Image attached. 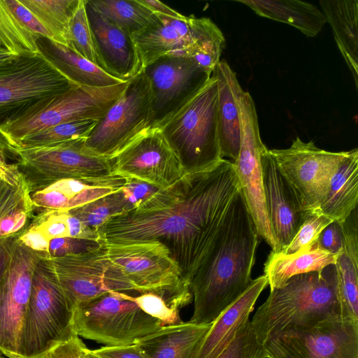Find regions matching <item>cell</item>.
<instances>
[{
    "mask_svg": "<svg viewBox=\"0 0 358 358\" xmlns=\"http://www.w3.org/2000/svg\"><path fill=\"white\" fill-rule=\"evenodd\" d=\"M240 190L232 162L223 159L159 189L138 207L110 218L98 232L106 242L162 243L190 286Z\"/></svg>",
    "mask_w": 358,
    "mask_h": 358,
    "instance_id": "6da1fadb",
    "label": "cell"
},
{
    "mask_svg": "<svg viewBox=\"0 0 358 358\" xmlns=\"http://www.w3.org/2000/svg\"><path fill=\"white\" fill-rule=\"evenodd\" d=\"M259 235L240 190L206 259L190 283L189 321L210 324L248 288Z\"/></svg>",
    "mask_w": 358,
    "mask_h": 358,
    "instance_id": "7a4b0ae2",
    "label": "cell"
},
{
    "mask_svg": "<svg viewBox=\"0 0 358 358\" xmlns=\"http://www.w3.org/2000/svg\"><path fill=\"white\" fill-rule=\"evenodd\" d=\"M333 315L348 317L341 302L336 265L330 264L319 271L294 275L282 287L271 289L250 324L263 344L285 328Z\"/></svg>",
    "mask_w": 358,
    "mask_h": 358,
    "instance_id": "3957f363",
    "label": "cell"
},
{
    "mask_svg": "<svg viewBox=\"0 0 358 358\" xmlns=\"http://www.w3.org/2000/svg\"><path fill=\"white\" fill-rule=\"evenodd\" d=\"M185 173L209 169L223 158L218 136V94L211 76L157 128Z\"/></svg>",
    "mask_w": 358,
    "mask_h": 358,
    "instance_id": "277c9868",
    "label": "cell"
},
{
    "mask_svg": "<svg viewBox=\"0 0 358 358\" xmlns=\"http://www.w3.org/2000/svg\"><path fill=\"white\" fill-rule=\"evenodd\" d=\"M73 310L57 278L52 262L37 264L20 338V358H43L74 329Z\"/></svg>",
    "mask_w": 358,
    "mask_h": 358,
    "instance_id": "5b68a950",
    "label": "cell"
},
{
    "mask_svg": "<svg viewBox=\"0 0 358 358\" xmlns=\"http://www.w3.org/2000/svg\"><path fill=\"white\" fill-rule=\"evenodd\" d=\"M104 243L108 258L139 294H158L179 310L192 301L189 285L162 243L157 241Z\"/></svg>",
    "mask_w": 358,
    "mask_h": 358,
    "instance_id": "8992f818",
    "label": "cell"
},
{
    "mask_svg": "<svg viewBox=\"0 0 358 358\" xmlns=\"http://www.w3.org/2000/svg\"><path fill=\"white\" fill-rule=\"evenodd\" d=\"M129 81L108 87L77 85L46 99L18 118L0 126V133L15 150L24 138L67 122L100 119L121 96Z\"/></svg>",
    "mask_w": 358,
    "mask_h": 358,
    "instance_id": "52a82bcc",
    "label": "cell"
},
{
    "mask_svg": "<svg viewBox=\"0 0 358 358\" xmlns=\"http://www.w3.org/2000/svg\"><path fill=\"white\" fill-rule=\"evenodd\" d=\"M127 294L109 292L76 306L73 317L75 332L100 344L117 346L134 344L163 327Z\"/></svg>",
    "mask_w": 358,
    "mask_h": 358,
    "instance_id": "ba28073f",
    "label": "cell"
},
{
    "mask_svg": "<svg viewBox=\"0 0 358 358\" xmlns=\"http://www.w3.org/2000/svg\"><path fill=\"white\" fill-rule=\"evenodd\" d=\"M266 358H358V321L333 315L268 338Z\"/></svg>",
    "mask_w": 358,
    "mask_h": 358,
    "instance_id": "9c48e42d",
    "label": "cell"
},
{
    "mask_svg": "<svg viewBox=\"0 0 358 358\" xmlns=\"http://www.w3.org/2000/svg\"><path fill=\"white\" fill-rule=\"evenodd\" d=\"M76 86L41 52L0 64V126Z\"/></svg>",
    "mask_w": 358,
    "mask_h": 358,
    "instance_id": "30bf717a",
    "label": "cell"
},
{
    "mask_svg": "<svg viewBox=\"0 0 358 358\" xmlns=\"http://www.w3.org/2000/svg\"><path fill=\"white\" fill-rule=\"evenodd\" d=\"M152 118L150 83L142 71L129 80L124 92L97 120L85 145L94 153L110 159L151 128Z\"/></svg>",
    "mask_w": 358,
    "mask_h": 358,
    "instance_id": "8fae6325",
    "label": "cell"
},
{
    "mask_svg": "<svg viewBox=\"0 0 358 358\" xmlns=\"http://www.w3.org/2000/svg\"><path fill=\"white\" fill-rule=\"evenodd\" d=\"M235 98L240 117L241 143L238 157L232 163L258 234L272 252H277V243L266 213L263 187L261 157L266 147L261 139L255 105L239 82L236 85Z\"/></svg>",
    "mask_w": 358,
    "mask_h": 358,
    "instance_id": "7c38bea8",
    "label": "cell"
},
{
    "mask_svg": "<svg viewBox=\"0 0 358 358\" xmlns=\"http://www.w3.org/2000/svg\"><path fill=\"white\" fill-rule=\"evenodd\" d=\"M85 139L51 146L18 148L17 165L30 192L62 179H82L111 175L110 159L85 145Z\"/></svg>",
    "mask_w": 358,
    "mask_h": 358,
    "instance_id": "4fadbf2b",
    "label": "cell"
},
{
    "mask_svg": "<svg viewBox=\"0 0 358 358\" xmlns=\"http://www.w3.org/2000/svg\"><path fill=\"white\" fill-rule=\"evenodd\" d=\"M73 310L109 292L138 293L136 287L108 257L105 243L90 252L50 259Z\"/></svg>",
    "mask_w": 358,
    "mask_h": 358,
    "instance_id": "5bb4252c",
    "label": "cell"
},
{
    "mask_svg": "<svg viewBox=\"0 0 358 358\" xmlns=\"http://www.w3.org/2000/svg\"><path fill=\"white\" fill-rule=\"evenodd\" d=\"M46 255L15 237L8 264L0 280V356L20 358L19 345L37 264Z\"/></svg>",
    "mask_w": 358,
    "mask_h": 358,
    "instance_id": "9a60e30c",
    "label": "cell"
},
{
    "mask_svg": "<svg viewBox=\"0 0 358 358\" xmlns=\"http://www.w3.org/2000/svg\"><path fill=\"white\" fill-rule=\"evenodd\" d=\"M287 179L304 201L308 210L317 209L327 194L330 180L348 151L329 152L313 141L296 137L286 149L268 150Z\"/></svg>",
    "mask_w": 358,
    "mask_h": 358,
    "instance_id": "2e32d148",
    "label": "cell"
},
{
    "mask_svg": "<svg viewBox=\"0 0 358 358\" xmlns=\"http://www.w3.org/2000/svg\"><path fill=\"white\" fill-rule=\"evenodd\" d=\"M110 161L112 176L138 179L159 189L170 187L186 174L161 132L155 128L145 129Z\"/></svg>",
    "mask_w": 358,
    "mask_h": 358,
    "instance_id": "e0dca14e",
    "label": "cell"
},
{
    "mask_svg": "<svg viewBox=\"0 0 358 358\" xmlns=\"http://www.w3.org/2000/svg\"><path fill=\"white\" fill-rule=\"evenodd\" d=\"M143 72L151 86V128H157L211 76L192 59L176 55L161 57Z\"/></svg>",
    "mask_w": 358,
    "mask_h": 358,
    "instance_id": "ac0fdd59",
    "label": "cell"
},
{
    "mask_svg": "<svg viewBox=\"0 0 358 358\" xmlns=\"http://www.w3.org/2000/svg\"><path fill=\"white\" fill-rule=\"evenodd\" d=\"M261 162L266 213L278 252L292 241L309 210L266 148Z\"/></svg>",
    "mask_w": 358,
    "mask_h": 358,
    "instance_id": "d6986e66",
    "label": "cell"
},
{
    "mask_svg": "<svg viewBox=\"0 0 358 358\" xmlns=\"http://www.w3.org/2000/svg\"><path fill=\"white\" fill-rule=\"evenodd\" d=\"M155 15L158 17L155 24L132 36L143 71L166 55L185 56L194 61L209 18Z\"/></svg>",
    "mask_w": 358,
    "mask_h": 358,
    "instance_id": "ffe728a7",
    "label": "cell"
},
{
    "mask_svg": "<svg viewBox=\"0 0 358 358\" xmlns=\"http://www.w3.org/2000/svg\"><path fill=\"white\" fill-rule=\"evenodd\" d=\"M86 10L97 65L110 76L127 82L143 71L132 37L92 8Z\"/></svg>",
    "mask_w": 358,
    "mask_h": 358,
    "instance_id": "44dd1931",
    "label": "cell"
},
{
    "mask_svg": "<svg viewBox=\"0 0 358 358\" xmlns=\"http://www.w3.org/2000/svg\"><path fill=\"white\" fill-rule=\"evenodd\" d=\"M125 178L109 176L62 179L30 192L36 210L69 211L122 188Z\"/></svg>",
    "mask_w": 358,
    "mask_h": 358,
    "instance_id": "7402d4cb",
    "label": "cell"
},
{
    "mask_svg": "<svg viewBox=\"0 0 358 358\" xmlns=\"http://www.w3.org/2000/svg\"><path fill=\"white\" fill-rule=\"evenodd\" d=\"M267 285L264 275L252 280L245 292L212 323L192 358H217L250 320L255 303Z\"/></svg>",
    "mask_w": 358,
    "mask_h": 358,
    "instance_id": "603a6c76",
    "label": "cell"
},
{
    "mask_svg": "<svg viewBox=\"0 0 358 358\" xmlns=\"http://www.w3.org/2000/svg\"><path fill=\"white\" fill-rule=\"evenodd\" d=\"M29 185L16 163L0 176V238L17 236L34 216Z\"/></svg>",
    "mask_w": 358,
    "mask_h": 358,
    "instance_id": "cb8c5ba5",
    "label": "cell"
},
{
    "mask_svg": "<svg viewBox=\"0 0 358 358\" xmlns=\"http://www.w3.org/2000/svg\"><path fill=\"white\" fill-rule=\"evenodd\" d=\"M71 237L102 241L99 232L83 223L69 211L43 210L35 214L17 239L29 248L48 257L49 241Z\"/></svg>",
    "mask_w": 358,
    "mask_h": 358,
    "instance_id": "d4e9b609",
    "label": "cell"
},
{
    "mask_svg": "<svg viewBox=\"0 0 358 358\" xmlns=\"http://www.w3.org/2000/svg\"><path fill=\"white\" fill-rule=\"evenodd\" d=\"M212 323L189 321L163 326L136 344L148 358H192Z\"/></svg>",
    "mask_w": 358,
    "mask_h": 358,
    "instance_id": "484cf974",
    "label": "cell"
},
{
    "mask_svg": "<svg viewBox=\"0 0 358 358\" xmlns=\"http://www.w3.org/2000/svg\"><path fill=\"white\" fill-rule=\"evenodd\" d=\"M213 73L217 82L218 136L221 155L235 161L241 143V124L235 89L238 83L228 63L220 61Z\"/></svg>",
    "mask_w": 358,
    "mask_h": 358,
    "instance_id": "4316f807",
    "label": "cell"
},
{
    "mask_svg": "<svg viewBox=\"0 0 358 358\" xmlns=\"http://www.w3.org/2000/svg\"><path fill=\"white\" fill-rule=\"evenodd\" d=\"M36 43L41 54L77 85L101 87L124 83L64 45L45 37H39Z\"/></svg>",
    "mask_w": 358,
    "mask_h": 358,
    "instance_id": "83f0119b",
    "label": "cell"
},
{
    "mask_svg": "<svg viewBox=\"0 0 358 358\" xmlns=\"http://www.w3.org/2000/svg\"><path fill=\"white\" fill-rule=\"evenodd\" d=\"M358 204V150L348 151L334 173L317 210L332 222L343 223Z\"/></svg>",
    "mask_w": 358,
    "mask_h": 358,
    "instance_id": "f1b7e54d",
    "label": "cell"
},
{
    "mask_svg": "<svg viewBox=\"0 0 358 358\" xmlns=\"http://www.w3.org/2000/svg\"><path fill=\"white\" fill-rule=\"evenodd\" d=\"M322 12L331 27L338 48L358 88V1L320 0Z\"/></svg>",
    "mask_w": 358,
    "mask_h": 358,
    "instance_id": "f546056e",
    "label": "cell"
},
{
    "mask_svg": "<svg viewBox=\"0 0 358 358\" xmlns=\"http://www.w3.org/2000/svg\"><path fill=\"white\" fill-rule=\"evenodd\" d=\"M358 215L356 208L343 222L344 244L335 264L343 310L358 321Z\"/></svg>",
    "mask_w": 358,
    "mask_h": 358,
    "instance_id": "4dcf8cb0",
    "label": "cell"
},
{
    "mask_svg": "<svg viewBox=\"0 0 358 358\" xmlns=\"http://www.w3.org/2000/svg\"><path fill=\"white\" fill-rule=\"evenodd\" d=\"M337 256L322 249L316 243L306 250L292 254L271 251L264 263V275L270 290L282 287L294 275L319 271L335 264Z\"/></svg>",
    "mask_w": 358,
    "mask_h": 358,
    "instance_id": "1f68e13d",
    "label": "cell"
},
{
    "mask_svg": "<svg viewBox=\"0 0 358 358\" xmlns=\"http://www.w3.org/2000/svg\"><path fill=\"white\" fill-rule=\"evenodd\" d=\"M259 16L292 25L308 37L317 36L327 22L323 13L298 0H240Z\"/></svg>",
    "mask_w": 358,
    "mask_h": 358,
    "instance_id": "d6a6232c",
    "label": "cell"
},
{
    "mask_svg": "<svg viewBox=\"0 0 358 358\" xmlns=\"http://www.w3.org/2000/svg\"><path fill=\"white\" fill-rule=\"evenodd\" d=\"M87 2L131 37L158 20L157 16L138 0H87Z\"/></svg>",
    "mask_w": 358,
    "mask_h": 358,
    "instance_id": "836d02e7",
    "label": "cell"
},
{
    "mask_svg": "<svg viewBox=\"0 0 358 358\" xmlns=\"http://www.w3.org/2000/svg\"><path fill=\"white\" fill-rule=\"evenodd\" d=\"M79 0H20L49 31L52 41L69 48V25Z\"/></svg>",
    "mask_w": 358,
    "mask_h": 358,
    "instance_id": "e575fe53",
    "label": "cell"
},
{
    "mask_svg": "<svg viewBox=\"0 0 358 358\" xmlns=\"http://www.w3.org/2000/svg\"><path fill=\"white\" fill-rule=\"evenodd\" d=\"M38 38L20 22L8 0H0V45L17 56L36 55Z\"/></svg>",
    "mask_w": 358,
    "mask_h": 358,
    "instance_id": "d590c367",
    "label": "cell"
},
{
    "mask_svg": "<svg viewBox=\"0 0 358 358\" xmlns=\"http://www.w3.org/2000/svg\"><path fill=\"white\" fill-rule=\"evenodd\" d=\"M133 209L122 189L69 210L89 227L98 231L110 218Z\"/></svg>",
    "mask_w": 358,
    "mask_h": 358,
    "instance_id": "8d00e7d4",
    "label": "cell"
},
{
    "mask_svg": "<svg viewBox=\"0 0 358 358\" xmlns=\"http://www.w3.org/2000/svg\"><path fill=\"white\" fill-rule=\"evenodd\" d=\"M96 122L97 120H84L50 127L24 138L17 143V149L51 146L86 139Z\"/></svg>",
    "mask_w": 358,
    "mask_h": 358,
    "instance_id": "74e56055",
    "label": "cell"
},
{
    "mask_svg": "<svg viewBox=\"0 0 358 358\" xmlns=\"http://www.w3.org/2000/svg\"><path fill=\"white\" fill-rule=\"evenodd\" d=\"M69 31V48L97 65L86 0H79L70 20Z\"/></svg>",
    "mask_w": 358,
    "mask_h": 358,
    "instance_id": "f35d334b",
    "label": "cell"
},
{
    "mask_svg": "<svg viewBox=\"0 0 358 358\" xmlns=\"http://www.w3.org/2000/svg\"><path fill=\"white\" fill-rule=\"evenodd\" d=\"M331 222L332 221L317 209L309 210L292 241L280 252L292 254L313 246L321 231Z\"/></svg>",
    "mask_w": 358,
    "mask_h": 358,
    "instance_id": "ab89813d",
    "label": "cell"
},
{
    "mask_svg": "<svg viewBox=\"0 0 358 358\" xmlns=\"http://www.w3.org/2000/svg\"><path fill=\"white\" fill-rule=\"evenodd\" d=\"M217 358H266L263 344L257 338L249 320Z\"/></svg>",
    "mask_w": 358,
    "mask_h": 358,
    "instance_id": "60d3db41",
    "label": "cell"
},
{
    "mask_svg": "<svg viewBox=\"0 0 358 358\" xmlns=\"http://www.w3.org/2000/svg\"><path fill=\"white\" fill-rule=\"evenodd\" d=\"M127 297L148 315L159 320L162 326L171 325L182 322L180 310L171 306L161 296L154 293L136 295L127 294Z\"/></svg>",
    "mask_w": 358,
    "mask_h": 358,
    "instance_id": "b9f144b4",
    "label": "cell"
},
{
    "mask_svg": "<svg viewBox=\"0 0 358 358\" xmlns=\"http://www.w3.org/2000/svg\"><path fill=\"white\" fill-rule=\"evenodd\" d=\"M104 241L64 237L52 239L48 248V259L78 255L101 247Z\"/></svg>",
    "mask_w": 358,
    "mask_h": 358,
    "instance_id": "7bdbcfd3",
    "label": "cell"
},
{
    "mask_svg": "<svg viewBox=\"0 0 358 358\" xmlns=\"http://www.w3.org/2000/svg\"><path fill=\"white\" fill-rule=\"evenodd\" d=\"M87 346L74 331L55 346L43 358H87Z\"/></svg>",
    "mask_w": 358,
    "mask_h": 358,
    "instance_id": "ee69618b",
    "label": "cell"
},
{
    "mask_svg": "<svg viewBox=\"0 0 358 358\" xmlns=\"http://www.w3.org/2000/svg\"><path fill=\"white\" fill-rule=\"evenodd\" d=\"M317 245L330 253L338 255L344 244V232L343 223L332 222L320 234Z\"/></svg>",
    "mask_w": 358,
    "mask_h": 358,
    "instance_id": "f6af8a7d",
    "label": "cell"
},
{
    "mask_svg": "<svg viewBox=\"0 0 358 358\" xmlns=\"http://www.w3.org/2000/svg\"><path fill=\"white\" fill-rule=\"evenodd\" d=\"M126 182L121 189L133 209L145 202L159 189L142 180L125 178Z\"/></svg>",
    "mask_w": 358,
    "mask_h": 358,
    "instance_id": "bcb514c9",
    "label": "cell"
},
{
    "mask_svg": "<svg viewBox=\"0 0 358 358\" xmlns=\"http://www.w3.org/2000/svg\"><path fill=\"white\" fill-rule=\"evenodd\" d=\"M99 358H148L136 344L128 345L108 346L91 350Z\"/></svg>",
    "mask_w": 358,
    "mask_h": 358,
    "instance_id": "7dc6e473",
    "label": "cell"
},
{
    "mask_svg": "<svg viewBox=\"0 0 358 358\" xmlns=\"http://www.w3.org/2000/svg\"><path fill=\"white\" fill-rule=\"evenodd\" d=\"M138 1L154 14H160L171 17H182L184 15L161 1L156 0H138Z\"/></svg>",
    "mask_w": 358,
    "mask_h": 358,
    "instance_id": "c3c4849f",
    "label": "cell"
},
{
    "mask_svg": "<svg viewBox=\"0 0 358 358\" xmlns=\"http://www.w3.org/2000/svg\"><path fill=\"white\" fill-rule=\"evenodd\" d=\"M15 237L0 238V280L10 260Z\"/></svg>",
    "mask_w": 358,
    "mask_h": 358,
    "instance_id": "681fc988",
    "label": "cell"
},
{
    "mask_svg": "<svg viewBox=\"0 0 358 358\" xmlns=\"http://www.w3.org/2000/svg\"><path fill=\"white\" fill-rule=\"evenodd\" d=\"M17 55L8 51L1 45H0V64L9 62L12 59L17 58Z\"/></svg>",
    "mask_w": 358,
    "mask_h": 358,
    "instance_id": "f907efd6",
    "label": "cell"
},
{
    "mask_svg": "<svg viewBox=\"0 0 358 358\" xmlns=\"http://www.w3.org/2000/svg\"><path fill=\"white\" fill-rule=\"evenodd\" d=\"M0 150L5 152H10L15 155V150L10 146L8 142L0 133Z\"/></svg>",
    "mask_w": 358,
    "mask_h": 358,
    "instance_id": "816d5d0a",
    "label": "cell"
},
{
    "mask_svg": "<svg viewBox=\"0 0 358 358\" xmlns=\"http://www.w3.org/2000/svg\"><path fill=\"white\" fill-rule=\"evenodd\" d=\"M6 152L0 150V176L4 170L7 163L8 162L6 160Z\"/></svg>",
    "mask_w": 358,
    "mask_h": 358,
    "instance_id": "f5cc1de1",
    "label": "cell"
},
{
    "mask_svg": "<svg viewBox=\"0 0 358 358\" xmlns=\"http://www.w3.org/2000/svg\"><path fill=\"white\" fill-rule=\"evenodd\" d=\"M85 353L87 358H99L94 355L92 352L91 349H89L87 347L85 348Z\"/></svg>",
    "mask_w": 358,
    "mask_h": 358,
    "instance_id": "db71d44e",
    "label": "cell"
},
{
    "mask_svg": "<svg viewBox=\"0 0 358 358\" xmlns=\"http://www.w3.org/2000/svg\"><path fill=\"white\" fill-rule=\"evenodd\" d=\"M0 358H6V357H2V356H0Z\"/></svg>",
    "mask_w": 358,
    "mask_h": 358,
    "instance_id": "11a10c76",
    "label": "cell"
}]
</instances>
